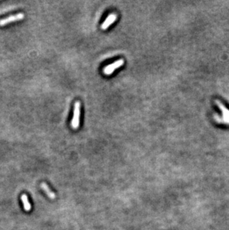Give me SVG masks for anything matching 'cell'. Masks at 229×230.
I'll return each instance as SVG.
<instances>
[{
	"label": "cell",
	"instance_id": "5",
	"mask_svg": "<svg viewBox=\"0 0 229 230\" xmlns=\"http://www.w3.org/2000/svg\"><path fill=\"white\" fill-rule=\"evenodd\" d=\"M116 19H117L116 14L112 13V14L109 15L108 17H107V18L105 19V21L103 23V24L101 25V29L106 30V29H108V28L110 26L115 20H116Z\"/></svg>",
	"mask_w": 229,
	"mask_h": 230
},
{
	"label": "cell",
	"instance_id": "3",
	"mask_svg": "<svg viewBox=\"0 0 229 230\" xmlns=\"http://www.w3.org/2000/svg\"><path fill=\"white\" fill-rule=\"evenodd\" d=\"M24 17H25V16H24L23 13H17V14L15 15L10 16V17H7V18L3 19L0 20V26H5V25L9 24V23H13V22L22 20V19H23Z\"/></svg>",
	"mask_w": 229,
	"mask_h": 230
},
{
	"label": "cell",
	"instance_id": "6",
	"mask_svg": "<svg viewBox=\"0 0 229 230\" xmlns=\"http://www.w3.org/2000/svg\"><path fill=\"white\" fill-rule=\"evenodd\" d=\"M40 188L45 192V194L49 196V198H51V199H55V197H56V194L51 191L46 183H45V182H42V183L40 184Z\"/></svg>",
	"mask_w": 229,
	"mask_h": 230
},
{
	"label": "cell",
	"instance_id": "7",
	"mask_svg": "<svg viewBox=\"0 0 229 230\" xmlns=\"http://www.w3.org/2000/svg\"><path fill=\"white\" fill-rule=\"evenodd\" d=\"M21 200H22V202H23L24 209H25L26 212L31 211V203H29V199H28V197L26 194H23L21 197Z\"/></svg>",
	"mask_w": 229,
	"mask_h": 230
},
{
	"label": "cell",
	"instance_id": "1",
	"mask_svg": "<svg viewBox=\"0 0 229 230\" xmlns=\"http://www.w3.org/2000/svg\"><path fill=\"white\" fill-rule=\"evenodd\" d=\"M80 116H81V103L77 102L75 104V108H74V114L72 119H71V128L76 130L79 128L80 124Z\"/></svg>",
	"mask_w": 229,
	"mask_h": 230
},
{
	"label": "cell",
	"instance_id": "2",
	"mask_svg": "<svg viewBox=\"0 0 229 230\" xmlns=\"http://www.w3.org/2000/svg\"><path fill=\"white\" fill-rule=\"evenodd\" d=\"M124 63V61H123V59H121V60H118L115 62L111 63V64L108 65L105 67L104 69H103V72H104L105 75H112L115 69L120 68L121 66H123V64Z\"/></svg>",
	"mask_w": 229,
	"mask_h": 230
},
{
	"label": "cell",
	"instance_id": "4",
	"mask_svg": "<svg viewBox=\"0 0 229 230\" xmlns=\"http://www.w3.org/2000/svg\"><path fill=\"white\" fill-rule=\"evenodd\" d=\"M215 103L222 112V119L220 121V122H226L227 124H229V110H228L220 101H215Z\"/></svg>",
	"mask_w": 229,
	"mask_h": 230
}]
</instances>
